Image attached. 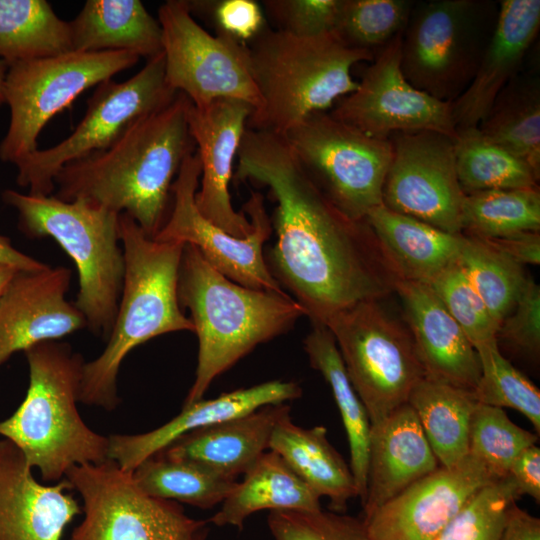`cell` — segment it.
I'll return each instance as SVG.
<instances>
[{
    "instance_id": "27",
    "label": "cell",
    "mask_w": 540,
    "mask_h": 540,
    "mask_svg": "<svg viewBox=\"0 0 540 540\" xmlns=\"http://www.w3.org/2000/svg\"><path fill=\"white\" fill-rule=\"evenodd\" d=\"M397 280L428 284L458 259L464 235L452 234L383 205L365 218Z\"/></svg>"
},
{
    "instance_id": "6",
    "label": "cell",
    "mask_w": 540,
    "mask_h": 540,
    "mask_svg": "<svg viewBox=\"0 0 540 540\" xmlns=\"http://www.w3.org/2000/svg\"><path fill=\"white\" fill-rule=\"evenodd\" d=\"M247 47L261 100L247 128L280 135L354 92L358 82L352 67L374 58L370 51L347 46L334 32L305 37L268 26Z\"/></svg>"
},
{
    "instance_id": "10",
    "label": "cell",
    "mask_w": 540,
    "mask_h": 540,
    "mask_svg": "<svg viewBox=\"0 0 540 540\" xmlns=\"http://www.w3.org/2000/svg\"><path fill=\"white\" fill-rule=\"evenodd\" d=\"M139 58L126 51H70L8 65L3 92L10 122L0 143V159L16 164L36 151L40 132L55 115L85 90L136 65Z\"/></svg>"
},
{
    "instance_id": "31",
    "label": "cell",
    "mask_w": 540,
    "mask_h": 540,
    "mask_svg": "<svg viewBox=\"0 0 540 540\" xmlns=\"http://www.w3.org/2000/svg\"><path fill=\"white\" fill-rule=\"evenodd\" d=\"M304 350L311 367L319 371L329 385L338 407L349 444V466L362 504L367 489L371 429L368 413L348 377L335 339L326 326L312 324L311 331L304 339Z\"/></svg>"
},
{
    "instance_id": "25",
    "label": "cell",
    "mask_w": 540,
    "mask_h": 540,
    "mask_svg": "<svg viewBox=\"0 0 540 540\" xmlns=\"http://www.w3.org/2000/svg\"><path fill=\"white\" fill-rule=\"evenodd\" d=\"M440 467L412 407L371 426L364 518Z\"/></svg>"
},
{
    "instance_id": "11",
    "label": "cell",
    "mask_w": 540,
    "mask_h": 540,
    "mask_svg": "<svg viewBox=\"0 0 540 540\" xmlns=\"http://www.w3.org/2000/svg\"><path fill=\"white\" fill-rule=\"evenodd\" d=\"M302 167L347 217L364 221L382 205V190L393 148L378 139L318 112L283 135Z\"/></svg>"
},
{
    "instance_id": "16",
    "label": "cell",
    "mask_w": 540,
    "mask_h": 540,
    "mask_svg": "<svg viewBox=\"0 0 540 540\" xmlns=\"http://www.w3.org/2000/svg\"><path fill=\"white\" fill-rule=\"evenodd\" d=\"M393 148L382 205L452 234L462 233L465 194L455 161L454 138L435 131L399 132Z\"/></svg>"
},
{
    "instance_id": "46",
    "label": "cell",
    "mask_w": 540,
    "mask_h": 540,
    "mask_svg": "<svg viewBox=\"0 0 540 540\" xmlns=\"http://www.w3.org/2000/svg\"><path fill=\"white\" fill-rule=\"evenodd\" d=\"M192 15H207L216 34L248 44L268 25L262 6L254 0L188 1Z\"/></svg>"
},
{
    "instance_id": "32",
    "label": "cell",
    "mask_w": 540,
    "mask_h": 540,
    "mask_svg": "<svg viewBox=\"0 0 540 540\" xmlns=\"http://www.w3.org/2000/svg\"><path fill=\"white\" fill-rule=\"evenodd\" d=\"M440 466L450 468L469 453V430L477 404L473 392L423 378L408 402Z\"/></svg>"
},
{
    "instance_id": "9",
    "label": "cell",
    "mask_w": 540,
    "mask_h": 540,
    "mask_svg": "<svg viewBox=\"0 0 540 540\" xmlns=\"http://www.w3.org/2000/svg\"><path fill=\"white\" fill-rule=\"evenodd\" d=\"M381 301L359 302L324 324L335 339L371 426L407 403L413 388L426 377L408 327Z\"/></svg>"
},
{
    "instance_id": "35",
    "label": "cell",
    "mask_w": 540,
    "mask_h": 540,
    "mask_svg": "<svg viewBox=\"0 0 540 540\" xmlns=\"http://www.w3.org/2000/svg\"><path fill=\"white\" fill-rule=\"evenodd\" d=\"M132 474L145 494L202 509L222 503L237 483L198 462L171 458L162 453L144 460Z\"/></svg>"
},
{
    "instance_id": "33",
    "label": "cell",
    "mask_w": 540,
    "mask_h": 540,
    "mask_svg": "<svg viewBox=\"0 0 540 540\" xmlns=\"http://www.w3.org/2000/svg\"><path fill=\"white\" fill-rule=\"evenodd\" d=\"M477 127L487 140L540 174V77L536 70L520 71L511 79Z\"/></svg>"
},
{
    "instance_id": "51",
    "label": "cell",
    "mask_w": 540,
    "mask_h": 540,
    "mask_svg": "<svg viewBox=\"0 0 540 540\" xmlns=\"http://www.w3.org/2000/svg\"><path fill=\"white\" fill-rule=\"evenodd\" d=\"M0 264L19 271H37L48 266L14 248L10 239L3 235H0Z\"/></svg>"
},
{
    "instance_id": "29",
    "label": "cell",
    "mask_w": 540,
    "mask_h": 540,
    "mask_svg": "<svg viewBox=\"0 0 540 540\" xmlns=\"http://www.w3.org/2000/svg\"><path fill=\"white\" fill-rule=\"evenodd\" d=\"M269 448L319 497L329 498L332 511L344 512L358 497L350 466L329 442L325 427L303 428L286 415L275 425Z\"/></svg>"
},
{
    "instance_id": "1",
    "label": "cell",
    "mask_w": 540,
    "mask_h": 540,
    "mask_svg": "<svg viewBox=\"0 0 540 540\" xmlns=\"http://www.w3.org/2000/svg\"><path fill=\"white\" fill-rule=\"evenodd\" d=\"M236 157V179L267 186L276 201V242L265 259L312 324L394 292L396 278L366 221L325 196L283 135L247 128Z\"/></svg>"
},
{
    "instance_id": "47",
    "label": "cell",
    "mask_w": 540,
    "mask_h": 540,
    "mask_svg": "<svg viewBox=\"0 0 540 540\" xmlns=\"http://www.w3.org/2000/svg\"><path fill=\"white\" fill-rule=\"evenodd\" d=\"M532 356L540 352V286L526 277L512 311L500 323L497 340Z\"/></svg>"
},
{
    "instance_id": "7",
    "label": "cell",
    "mask_w": 540,
    "mask_h": 540,
    "mask_svg": "<svg viewBox=\"0 0 540 540\" xmlns=\"http://www.w3.org/2000/svg\"><path fill=\"white\" fill-rule=\"evenodd\" d=\"M2 198L17 210L19 230L27 237H51L70 256L79 277L74 304L90 331L108 339L125 272L120 214L81 199L63 201L53 194L5 190Z\"/></svg>"
},
{
    "instance_id": "49",
    "label": "cell",
    "mask_w": 540,
    "mask_h": 540,
    "mask_svg": "<svg viewBox=\"0 0 540 540\" xmlns=\"http://www.w3.org/2000/svg\"><path fill=\"white\" fill-rule=\"evenodd\" d=\"M508 475L515 482L520 496L528 495L540 502V448L536 444L518 454Z\"/></svg>"
},
{
    "instance_id": "21",
    "label": "cell",
    "mask_w": 540,
    "mask_h": 540,
    "mask_svg": "<svg viewBox=\"0 0 540 540\" xmlns=\"http://www.w3.org/2000/svg\"><path fill=\"white\" fill-rule=\"evenodd\" d=\"M71 489L66 478L39 483L23 453L0 437V540H61L81 513Z\"/></svg>"
},
{
    "instance_id": "48",
    "label": "cell",
    "mask_w": 540,
    "mask_h": 540,
    "mask_svg": "<svg viewBox=\"0 0 540 540\" xmlns=\"http://www.w3.org/2000/svg\"><path fill=\"white\" fill-rule=\"evenodd\" d=\"M477 238V237H476ZM520 265L540 263L539 231L521 232L494 238H479Z\"/></svg>"
},
{
    "instance_id": "26",
    "label": "cell",
    "mask_w": 540,
    "mask_h": 540,
    "mask_svg": "<svg viewBox=\"0 0 540 540\" xmlns=\"http://www.w3.org/2000/svg\"><path fill=\"white\" fill-rule=\"evenodd\" d=\"M289 412L290 406L285 403L266 405L189 432L159 453L198 462L235 479L269 448L275 425Z\"/></svg>"
},
{
    "instance_id": "3",
    "label": "cell",
    "mask_w": 540,
    "mask_h": 540,
    "mask_svg": "<svg viewBox=\"0 0 540 540\" xmlns=\"http://www.w3.org/2000/svg\"><path fill=\"white\" fill-rule=\"evenodd\" d=\"M178 299L190 310L198 338L195 379L184 405L203 399L220 374L306 316L288 293L252 289L230 280L191 244L183 247Z\"/></svg>"
},
{
    "instance_id": "22",
    "label": "cell",
    "mask_w": 540,
    "mask_h": 540,
    "mask_svg": "<svg viewBox=\"0 0 540 540\" xmlns=\"http://www.w3.org/2000/svg\"><path fill=\"white\" fill-rule=\"evenodd\" d=\"M407 327L426 378L473 392L479 377L478 354L462 328L428 284L397 280Z\"/></svg>"
},
{
    "instance_id": "53",
    "label": "cell",
    "mask_w": 540,
    "mask_h": 540,
    "mask_svg": "<svg viewBox=\"0 0 540 540\" xmlns=\"http://www.w3.org/2000/svg\"><path fill=\"white\" fill-rule=\"evenodd\" d=\"M8 70V64L0 60V106L5 103L4 101V81Z\"/></svg>"
},
{
    "instance_id": "5",
    "label": "cell",
    "mask_w": 540,
    "mask_h": 540,
    "mask_svg": "<svg viewBox=\"0 0 540 540\" xmlns=\"http://www.w3.org/2000/svg\"><path fill=\"white\" fill-rule=\"evenodd\" d=\"M29 385L22 403L0 421V437L12 442L47 482L74 466L108 460L109 439L87 426L80 402L83 357L69 344L50 340L24 351Z\"/></svg>"
},
{
    "instance_id": "8",
    "label": "cell",
    "mask_w": 540,
    "mask_h": 540,
    "mask_svg": "<svg viewBox=\"0 0 540 540\" xmlns=\"http://www.w3.org/2000/svg\"><path fill=\"white\" fill-rule=\"evenodd\" d=\"M498 13L491 0L414 3L401 43L408 82L438 100H456L477 71Z\"/></svg>"
},
{
    "instance_id": "30",
    "label": "cell",
    "mask_w": 540,
    "mask_h": 540,
    "mask_svg": "<svg viewBox=\"0 0 540 540\" xmlns=\"http://www.w3.org/2000/svg\"><path fill=\"white\" fill-rule=\"evenodd\" d=\"M221 504L209 521L216 526L232 525L239 529L251 514L264 509H321L320 497L272 450L256 460Z\"/></svg>"
},
{
    "instance_id": "2",
    "label": "cell",
    "mask_w": 540,
    "mask_h": 540,
    "mask_svg": "<svg viewBox=\"0 0 540 540\" xmlns=\"http://www.w3.org/2000/svg\"><path fill=\"white\" fill-rule=\"evenodd\" d=\"M191 104L177 92L169 104L134 121L107 149L66 164L55 178L53 195L127 214L154 238L168 216L174 177L195 152Z\"/></svg>"
},
{
    "instance_id": "19",
    "label": "cell",
    "mask_w": 540,
    "mask_h": 540,
    "mask_svg": "<svg viewBox=\"0 0 540 540\" xmlns=\"http://www.w3.org/2000/svg\"><path fill=\"white\" fill-rule=\"evenodd\" d=\"M253 108L240 100L221 98L188 112L190 134L201 165L195 202L201 214L230 235L244 238L252 224L232 205L229 185L234 159Z\"/></svg>"
},
{
    "instance_id": "38",
    "label": "cell",
    "mask_w": 540,
    "mask_h": 540,
    "mask_svg": "<svg viewBox=\"0 0 540 540\" xmlns=\"http://www.w3.org/2000/svg\"><path fill=\"white\" fill-rule=\"evenodd\" d=\"M463 235L457 261L500 326L512 311L527 277L523 266L483 240Z\"/></svg>"
},
{
    "instance_id": "17",
    "label": "cell",
    "mask_w": 540,
    "mask_h": 540,
    "mask_svg": "<svg viewBox=\"0 0 540 540\" xmlns=\"http://www.w3.org/2000/svg\"><path fill=\"white\" fill-rule=\"evenodd\" d=\"M402 33L384 46L356 90L345 96L330 114L378 139L416 131H435L455 138L453 102L438 100L415 88L404 76Z\"/></svg>"
},
{
    "instance_id": "43",
    "label": "cell",
    "mask_w": 540,
    "mask_h": 540,
    "mask_svg": "<svg viewBox=\"0 0 540 540\" xmlns=\"http://www.w3.org/2000/svg\"><path fill=\"white\" fill-rule=\"evenodd\" d=\"M428 285L462 328L474 348L497 340L499 324L490 314L466 273L456 260Z\"/></svg>"
},
{
    "instance_id": "50",
    "label": "cell",
    "mask_w": 540,
    "mask_h": 540,
    "mask_svg": "<svg viewBox=\"0 0 540 540\" xmlns=\"http://www.w3.org/2000/svg\"><path fill=\"white\" fill-rule=\"evenodd\" d=\"M501 540H540V519L515 503L509 511Z\"/></svg>"
},
{
    "instance_id": "18",
    "label": "cell",
    "mask_w": 540,
    "mask_h": 540,
    "mask_svg": "<svg viewBox=\"0 0 540 540\" xmlns=\"http://www.w3.org/2000/svg\"><path fill=\"white\" fill-rule=\"evenodd\" d=\"M497 478L468 455L440 466L363 518L370 540H435L466 502Z\"/></svg>"
},
{
    "instance_id": "15",
    "label": "cell",
    "mask_w": 540,
    "mask_h": 540,
    "mask_svg": "<svg viewBox=\"0 0 540 540\" xmlns=\"http://www.w3.org/2000/svg\"><path fill=\"white\" fill-rule=\"evenodd\" d=\"M201 165L196 151L188 155L173 182L172 206L167 219L154 237L197 247L205 259L230 280L252 289L286 293L271 274L263 254L272 226L263 196L251 192L244 205L252 231L244 238L230 235L198 210L195 194Z\"/></svg>"
},
{
    "instance_id": "42",
    "label": "cell",
    "mask_w": 540,
    "mask_h": 540,
    "mask_svg": "<svg viewBox=\"0 0 540 540\" xmlns=\"http://www.w3.org/2000/svg\"><path fill=\"white\" fill-rule=\"evenodd\" d=\"M520 497L507 475L478 490L435 540H501L509 511Z\"/></svg>"
},
{
    "instance_id": "37",
    "label": "cell",
    "mask_w": 540,
    "mask_h": 540,
    "mask_svg": "<svg viewBox=\"0 0 540 540\" xmlns=\"http://www.w3.org/2000/svg\"><path fill=\"white\" fill-rule=\"evenodd\" d=\"M540 231L539 186L465 194L462 233L494 238Z\"/></svg>"
},
{
    "instance_id": "36",
    "label": "cell",
    "mask_w": 540,
    "mask_h": 540,
    "mask_svg": "<svg viewBox=\"0 0 540 540\" xmlns=\"http://www.w3.org/2000/svg\"><path fill=\"white\" fill-rule=\"evenodd\" d=\"M454 151L464 194L538 186V174L527 162L487 140L478 127L456 130Z\"/></svg>"
},
{
    "instance_id": "40",
    "label": "cell",
    "mask_w": 540,
    "mask_h": 540,
    "mask_svg": "<svg viewBox=\"0 0 540 540\" xmlns=\"http://www.w3.org/2000/svg\"><path fill=\"white\" fill-rule=\"evenodd\" d=\"M414 1L341 0L334 33L349 47L373 53L401 34Z\"/></svg>"
},
{
    "instance_id": "14",
    "label": "cell",
    "mask_w": 540,
    "mask_h": 540,
    "mask_svg": "<svg viewBox=\"0 0 540 540\" xmlns=\"http://www.w3.org/2000/svg\"><path fill=\"white\" fill-rule=\"evenodd\" d=\"M158 21L165 78L172 90L185 94L196 107L227 98L243 101L253 111L259 108L247 44L210 34L196 22L186 0L164 2Z\"/></svg>"
},
{
    "instance_id": "41",
    "label": "cell",
    "mask_w": 540,
    "mask_h": 540,
    "mask_svg": "<svg viewBox=\"0 0 540 540\" xmlns=\"http://www.w3.org/2000/svg\"><path fill=\"white\" fill-rule=\"evenodd\" d=\"M538 434L512 422L502 408L477 402L469 430V454L497 478L508 475L513 460L536 444Z\"/></svg>"
},
{
    "instance_id": "39",
    "label": "cell",
    "mask_w": 540,
    "mask_h": 540,
    "mask_svg": "<svg viewBox=\"0 0 540 540\" xmlns=\"http://www.w3.org/2000/svg\"><path fill=\"white\" fill-rule=\"evenodd\" d=\"M475 350L480 363V377L473 391L476 401L517 410L539 434V389L502 355L498 340L478 344Z\"/></svg>"
},
{
    "instance_id": "34",
    "label": "cell",
    "mask_w": 540,
    "mask_h": 540,
    "mask_svg": "<svg viewBox=\"0 0 540 540\" xmlns=\"http://www.w3.org/2000/svg\"><path fill=\"white\" fill-rule=\"evenodd\" d=\"M70 51L69 22L46 0H0V60L10 65Z\"/></svg>"
},
{
    "instance_id": "45",
    "label": "cell",
    "mask_w": 540,
    "mask_h": 540,
    "mask_svg": "<svg viewBox=\"0 0 540 540\" xmlns=\"http://www.w3.org/2000/svg\"><path fill=\"white\" fill-rule=\"evenodd\" d=\"M341 0H266L265 15L276 30L297 36L334 32Z\"/></svg>"
},
{
    "instance_id": "13",
    "label": "cell",
    "mask_w": 540,
    "mask_h": 540,
    "mask_svg": "<svg viewBox=\"0 0 540 540\" xmlns=\"http://www.w3.org/2000/svg\"><path fill=\"white\" fill-rule=\"evenodd\" d=\"M65 478L82 499L83 519L71 540H205V520L169 500L145 494L132 471L108 459L72 467Z\"/></svg>"
},
{
    "instance_id": "24",
    "label": "cell",
    "mask_w": 540,
    "mask_h": 540,
    "mask_svg": "<svg viewBox=\"0 0 540 540\" xmlns=\"http://www.w3.org/2000/svg\"><path fill=\"white\" fill-rule=\"evenodd\" d=\"M301 393L297 383L275 380L186 404L177 416L154 430L109 436L108 458L122 469L133 471L144 460L189 432L245 415L266 405L285 403L300 397Z\"/></svg>"
},
{
    "instance_id": "4",
    "label": "cell",
    "mask_w": 540,
    "mask_h": 540,
    "mask_svg": "<svg viewBox=\"0 0 540 540\" xmlns=\"http://www.w3.org/2000/svg\"><path fill=\"white\" fill-rule=\"evenodd\" d=\"M125 272L115 321L103 352L83 366L80 402L115 409L121 363L137 346L177 331L194 332L178 299L184 244L147 236L127 214L119 216Z\"/></svg>"
},
{
    "instance_id": "12",
    "label": "cell",
    "mask_w": 540,
    "mask_h": 540,
    "mask_svg": "<svg viewBox=\"0 0 540 540\" xmlns=\"http://www.w3.org/2000/svg\"><path fill=\"white\" fill-rule=\"evenodd\" d=\"M177 92L165 78L163 52L123 82L106 80L97 85L84 117L63 141L37 149L15 165L16 182L30 195L50 196L55 178L66 164L111 146L140 117L169 104Z\"/></svg>"
},
{
    "instance_id": "44",
    "label": "cell",
    "mask_w": 540,
    "mask_h": 540,
    "mask_svg": "<svg viewBox=\"0 0 540 540\" xmlns=\"http://www.w3.org/2000/svg\"><path fill=\"white\" fill-rule=\"evenodd\" d=\"M267 522L274 540H370L363 520L334 511L273 510Z\"/></svg>"
},
{
    "instance_id": "23",
    "label": "cell",
    "mask_w": 540,
    "mask_h": 540,
    "mask_svg": "<svg viewBox=\"0 0 540 540\" xmlns=\"http://www.w3.org/2000/svg\"><path fill=\"white\" fill-rule=\"evenodd\" d=\"M540 27L539 0H502L477 71L453 101L456 130L477 127L501 90L520 71Z\"/></svg>"
},
{
    "instance_id": "20",
    "label": "cell",
    "mask_w": 540,
    "mask_h": 540,
    "mask_svg": "<svg viewBox=\"0 0 540 540\" xmlns=\"http://www.w3.org/2000/svg\"><path fill=\"white\" fill-rule=\"evenodd\" d=\"M71 277L64 266L15 274L0 296V366L16 352L87 327L66 299Z\"/></svg>"
},
{
    "instance_id": "28",
    "label": "cell",
    "mask_w": 540,
    "mask_h": 540,
    "mask_svg": "<svg viewBox=\"0 0 540 540\" xmlns=\"http://www.w3.org/2000/svg\"><path fill=\"white\" fill-rule=\"evenodd\" d=\"M69 25L73 51H126L147 60L163 52L160 23L139 0H87Z\"/></svg>"
},
{
    "instance_id": "52",
    "label": "cell",
    "mask_w": 540,
    "mask_h": 540,
    "mask_svg": "<svg viewBox=\"0 0 540 540\" xmlns=\"http://www.w3.org/2000/svg\"><path fill=\"white\" fill-rule=\"evenodd\" d=\"M19 270L0 264V296Z\"/></svg>"
}]
</instances>
